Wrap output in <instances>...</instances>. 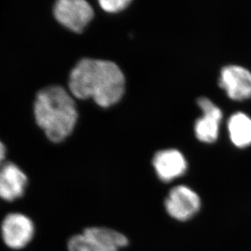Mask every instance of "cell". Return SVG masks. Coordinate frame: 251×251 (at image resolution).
Segmentation results:
<instances>
[{
  "instance_id": "6da1fadb",
  "label": "cell",
  "mask_w": 251,
  "mask_h": 251,
  "mask_svg": "<svg viewBox=\"0 0 251 251\" xmlns=\"http://www.w3.org/2000/svg\"><path fill=\"white\" fill-rule=\"evenodd\" d=\"M126 78L117 64L108 60L83 59L72 70L69 88L79 100L92 99L99 106L109 107L123 97Z\"/></svg>"
},
{
  "instance_id": "7a4b0ae2",
  "label": "cell",
  "mask_w": 251,
  "mask_h": 251,
  "mask_svg": "<svg viewBox=\"0 0 251 251\" xmlns=\"http://www.w3.org/2000/svg\"><path fill=\"white\" fill-rule=\"evenodd\" d=\"M73 97L59 85L45 88L37 95L33 106L36 122L51 142L64 141L75 128L78 115Z\"/></svg>"
},
{
  "instance_id": "3957f363",
  "label": "cell",
  "mask_w": 251,
  "mask_h": 251,
  "mask_svg": "<svg viewBox=\"0 0 251 251\" xmlns=\"http://www.w3.org/2000/svg\"><path fill=\"white\" fill-rule=\"evenodd\" d=\"M128 243V238L116 230L91 227L69 239L68 251H119Z\"/></svg>"
},
{
  "instance_id": "277c9868",
  "label": "cell",
  "mask_w": 251,
  "mask_h": 251,
  "mask_svg": "<svg viewBox=\"0 0 251 251\" xmlns=\"http://www.w3.org/2000/svg\"><path fill=\"white\" fill-rule=\"evenodd\" d=\"M35 227L28 216L13 212L5 216L1 224V237L10 249L21 250L33 240Z\"/></svg>"
},
{
  "instance_id": "5b68a950",
  "label": "cell",
  "mask_w": 251,
  "mask_h": 251,
  "mask_svg": "<svg viewBox=\"0 0 251 251\" xmlns=\"http://www.w3.org/2000/svg\"><path fill=\"white\" fill-rule=\"evenodd\" d=\"M94 15L93 7L85 0H59L54 7L57 22L76 33L83 31Z\"/></svg>"
},
{
  "instance_id": "8992f818",
  "label": "cell",
  "mask_w": 251,
  "mask_h": 251,
  "mask_svg": "<svg viewBox=\"0 0 251 251\" xmlns=\"http://www.w3.org/2000/svg\"><path fill=\"white\" fill-rule=\"evenodd\" d=\"M201 204L199 195L186 185L173 188L164 201L167 213L178 221L192 219L201 208Z\"/></svg>"
},
{
  "instance_id": "52a82bcc",
  "label": "cell",
  "mask_w": 251,
  "mask_h": 251,
  "mask_svg": "<svg viewBox=\"0 0 251 251\" xmlns=\"http://www.w3.org/2000/svg\"><path fill=\"white\" fill-rule=\"evenodd\" d=\"M220 86L233 100L251 98V73L242 66L228 65L221 70Z\"/></svg>"
},
{
  "instance_id": "ba28073f",
  "label": "cell",
  "mask_w": 251,
  "mask_h": 251,
  "mask_svg": "<svg viewBox=\"0 0 251 251\" xmlns=\"http://www.w3.org/2000/svg\"><path fill=\"white\" fill-rule=\"evenodd\" d=\"M153 166L158 177L164 182H170L182 176L188 168L185 156L175 149L157 152L153 159Z\"/></svg>"
},
{
  "instance_id": "9c48e42d",
  "label": "cell",
  "mask_w": 251,
  "mask_h": 251,
  "mask_svg": "<svg viewBox=\"0 0 251 251\" xmlns=\"http://www.w3.org/2000/svg\"><path fill=\"white\" fill-rule=\"evenodd\" d=\"M28 184L25 173L13 163L0 167V199L13 201L23 196Z\"/></svg>"
},
{
  "instance_id": "30bf717a",
  "label": "cell",
  "mask_w": 251,
  "mask_h": 251,
  "mask_svg": "<svg viewBox=\"0 0 251 251\" xmlns=\"http://www.w3.org/2000/svg\"><path fill=\"white\" fill-rule=\"evenodd\" d=\"M227 128L231 141L236 147L244 148L251 146V118L247 114H233L228 120Z\"/></svg>"
},
{
  "instance_id": "8fae6325",
  "label": "cell",
  "mask_w": 251,
  "mask_h": 251,
  "mask_svg": "<svg viewBox=\"0 0 251 251\" xmlns=\"http://www.w3.org/2000/svg\"><path fill=\"white\" fill-rule=\"evenodd\" d=\"M221 121L214 116L203 115L195 123V130L197 138L206 143L215 142L218 138Z\"/></svg>"
},
{
  "instance_id": "7c38bea8",
  "label": "cell",
  "mask_w": 251,
  "mask_h": 251,
  "mask_svg": "<svg viewBox=\"0 0 251 251\" xmlns=\"http://www.w3.org/2000/svg\"><path fill=\"white\" fill-rule=\"evenodd\" d=\"M130 2L128 0H101L100 5L105 12L116 13L126 9Z\"/></svg>"
},
{
  "instance_id": "4fadbf2b",
  "label": "cell",
  "mask_w": 251,
  "mask_h": 251,
  "mask_svg": "<svg viewBox=\"0 0 251 251\" xmlns=\"http://www.w3.org/2000/svg\"><path fill=\"white\" fill-rule=\"evenodd\" d=\"M198 104L199 107L202 110L203 115H207V116H214L216 118L222 119V112L217 106L214 104L211 100L206 99V98H200L198 100Z\"/></svg>"
},
{
  "instance_id": "5bb4252c",
  "label": "cell",
  "mask_w": 251,
  "mask_h": 251,
  "mask_svg": "<svg viewBox=\"0 0 251 251\" xmlns=\"http://www.w3.org/2000/svg\"><path fill=\"white\" fill-rule=\"evenodd\" d=\"M6 157V147L0 141V167L2 166V162L4 161Z\"/></svg>"
}]
</instances>
